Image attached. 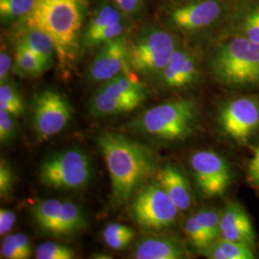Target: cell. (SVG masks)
Wrapping results in <instances>:
<instances>
[{"label": "cell", "mask_w": 259, "mask_h": 259, "mask_svg": "<svg viewBox=\"0 0 259 259\" xmlns=\"http://www.w3.org/2000/svg\"><path fill=\"white\" fill-rule=\"evenodd\" d=\"M97 144L111 178L112 201L125 204L154 175V156L144 145L112 132L101 133Z\"/></svg>", "instance_id": "6da1fadb"}, {"label": "cell", "mask_w": 259, "mask_h": 259, "mask_svg": "<svg viewBox=\"0 0 259 259\" xmlns=\"http://www.w3.org/2000/svg\"><path fill=\"white\" fill-rule=\"evenodd\" d=\"M84 0H36L27 16L28 26H35L52 37L56 55L63 65L74 62L79 48Z\"/></svg>", "instance_id": "7a4b0ae2"}, {"label": "cell", "mask_w": 259, "mask_h": 259, "mask_svg": "<svg viewBox=\"0 0 259 259\" xmlns=\"http://www.w3.org/2000/svg\"><path fill=\"white\" fill-rule=\"evenodd\" d=\"M210 64L213 74L227 87H259V45L246 37H228L215 49Z\"/></svg>", "instance_id": "3957f363"}, {"label": "cell", "mask_w": 259, "mask_h": 259, "mask_svg": "<svg viewBox=\"0 0 259 259\" xmlns=\"http://www.w3.org/2000/svg\"><path fill=\"white\" fill-rule=\"evenodd\" d=\"M195 117L193 101L179 99L149 109L140 116L138 125L149 136L174 141L191 134Z\"/></svg>", "instance_id": "277c9868"}, {"label": "cell", "mask_w": 259, "mask_h": 259, "mask_svg": "<svg viewBox=\"0 0 259 259\" xmlns=\"http://www.w3.org/2000/svg\"><path fill=\"white\" fill-rule=\"evenodd\" d=\"M91 177V161L77 149L53 155L39 167L40 183L54 189H81L89 184Z\"/></svg>", "instance_id": "5b68a950"}, {"label": "cell", "mask_w": 259, "mask_h": 259, "mask_svg": "<svg viewBox=\"0 0 259 259\" xmlns=\"http://www.w3.org/2000/svg\"><path fill=\"white\" fill-rule=\"evenodd\" d=\"M235 0H189L173 7L169 19L175 27L195 33L226 25Z\"/></svg>", "instance_id": "8992f818"}, {"label": "cell", "mask_w": 259, "mask_h": 259, "mask_svg": "<svg viewBox=\"0 0 259 259\" xmlns=\"http://www.w3.org/2000/svg\"><path fill=\"white\" fill-rule=\"evenodd\" d=\"M176 48V39L169 32L151 30L130 48V66L140 73L161 74Z\"/></svg>", "instance_id": "52a82bcc"}, {"label": "cell", "mask_w": 259, "mask_h": 259, "mask_svg": "<svg viewBox=\"0 0 259 259\" xmlns=\"http://www.w3.org/2000/svg\"><path fill=\"white\" fill-rule=\"evenodd\" d=\"M179 208L158 183L144 186L132 204V212L140 227L161 230L176 220Z\"/></svg>", "instance_id": "ba28073f"}, {"label": "cell", "mask_w": 259, "mask_h": 259, "mask_svg": "<svg viewBox=\"0 0 259 259\" xmlns=\"http://www.w3.org/2000/svg\"><path fill=\"white\" fill-rule=\"evenodd\" d=\"M71 116V107L62 94L47 90L35 96L33 122L40 140L49 139L65 129Z\"/></svg>", "instance_id": "9c48e42d"}, {"label": "cell", "mask_w": 259, "mask_h": 259, "mask_svg": "<svg viewBox=\"0 0 259 259\" xmlns=\"http://www.w3.org/2000/svg\"><path fill=\"white\" fill-rule=\"evenodd\" d=\"M219 122L226 135L244 143L259 127V100L239 97L227 103L219 114Z\"/></svg>", "instance_id": "30bf717a"}, {"label": "cell", "mask_w": 259, "mask_h": 259, "mask_svg": "<svg viewBox=\"0 0 259 259\" xmlns=\"http://www.w3.org/2000/svg\"><path fill=\"white\" fill-rule=\"evenodd\" d=\"M190 164L197 185L204 196H221L230 185L229 167L218 154L210 151L197 152L191 157Z\"/></svg>", "instance_id": "8fae6325"}, {"label": "cell", "mask_w": 259, "mask_h": 259, "mask_svg": "<svg viewBox=\"0 0 259 259\" xmlns=\"http://www.w3.org/2000/svg\"><path fill=\"white\" fill-rule=\"evenodd\" d=\"M129 66V48L118 37L104 44L92 63L90 76L95 82H107Z\"/></svg>", "instance_id": "7c38bea8"}, {"label": "cell", "mask_w": 259, "mask_h": 259, "mask_svg": "<svg viewBox=\"0 0 259 259\" xmlns=\"http://www.w3.org/2000/svg\"><path fill=\"white\" fill-rule=\"evenodd\" d=\"M228 37H243L259 45V0H235L226 23Z\"/></svg>", "instance_id": "4fadbf2b"}, {"label": "cell", "mask_w": 259, "mask_h": 259, "mask_svg": "<svg viewBox=\"0 0 259 259\" xmlns=\"http://www.w3.org/2000/svg\"><path fill=\"white\" fill-rule=\"evenodd\" d=\"M198 73L196 56L186 49L177 47L170 62L161 73V78L167 87L181 89L193 83Z\"/></svg>", "instance_id": "5bb4252c"}, {"label": "cell", "mask_w": 259, "mask_h": 259, "mask_svg": "<svg viewBox=\"0 0 259 259\" xmlns=\"http://www.w3.org/2000/svg\"><path fill=\"white\" fill-rule=\"evenodd\" d=\"M157 183L166 191L179 210H186L192 203L188 183L183 173L174 165L161 167L157 175Z\"/></svg>", "instance_id": "9a60e30c"}, {"label": "cell", "mask_w": 259, "mask_h": 259, "mask_svg": "<svg viewBox=\"0 0 259 259\" xmlns=\"http://www.w3.org/2000/svg\"><path fill=\"white\" fill-rule=\"evenodd\" d=\"M99 91L114 100L128 103L135 108H138L147 95L145 88L126 73H121L107 81Z\"/></svg>", "instance_id": "2e32d148"}, {"label": "cell", "mask_w": 259, "mask_h": 259, "mask_svg": "<svg viewBox=\"0 0 259 259\" xmlns=\"http://www.w3.org/2000/svg\"><path fill=\"white\" fill-rule=\"evenodd\" d=\"M184 256V249L178 242L160 237L141 241L134 252L137 259H180Z\"/></svg>", "instance_id": "e0dca14e"}, {"label": "cell", "mask_w": 259, "mask_h": 259, "mask_svg": "<svg viewBox=\"0 0 259 259\" xmlns=\"http://www.w3.org/2000/svg\"><path fill=\"white\" fill-rule=\"evenodd\" d=\"M207 258L211 259H253L254 252L252 246L242 242L235 241H215L202 251Z\"/></svg>", "instance_id": "ac0fdd59"}, {"label": "cell", "mask_w": 259, "mask_h": 259, "mask_svg": "<svg viewBox=\"0 0 259 259\" xmlns=\"http://www.w3.org/2000/svg\"><path fill=\"white\" fill-rule=\"evenodd\" d=\"M20 45L32 50L49 67L53 55L56 54L55 45L47 32L35 26H28Z\"/></svg>", "instance_id": "d6986e66"}, {"label": "cell", "mask_w": 259, "mask_h": 259, "mask_svg": "<svg viewBox=\"0 0 259 259\" xmlns=\"http://www.w3.org/2000/svg\"><path fill=\"white\" fill-rule=\"evenodd\" d=\"M83 225L81 209L71 202H63L61 212L51 234L65 235L79 230Z\"/></svg>", "instance_id": "ffe728a7"}, {"label": "cell", "mask_w": 259, "mask_h": 259, "mask_svg": "<svg viewBox=\"0 0 259 259\" xmlns=\"http://www.w3.org/2000/svg\"><path fill=\"white\" fill-rule=\"evenodd\" d=\"M62 204L63 202L59 200L48 199L37 203L33 208L35 220L42 231L50 234L52 233L53 228L61 212Z\"/></svg>", "instance_id": "44dd1931"}, {"label": "cell", "mask_w": 259, "mask_h": 259, "mask_svg": "<svg viewBox=\"0 0 259 259\" xmlns=\"http://www.w3.org/2000/svg\"><path fill=\"white\" fill-rule=\"evenodd\" d=\"M47 66L32 50L19 44L16 52V70L22 75H35L42 73Z\"/></svg>", "instance_id": "7402d4cb"}, {"label": "cell", "mask_w": 259, "mask_h": 259, "mask_svg": "<svg viewBox=\"0 0 259 259\" xmlns=\"http://www.w3.org/2000/svg\"><path fill=\"white\" fill-rule=\"evenodd\" d=\"M120 13L117 10L110 5H104L98 11L97 15H95V17L91 20L84 37H91L103 28L118 23L120 22Z\"/></svg>", "instance_id": "603a6c76"}, {"label": "cell", "mask_w": 259, "mask_h": 259, "mask_svg": "<svg viewBox=\"0 0 259 259\" xmlns=\"http://www.w3.org/2000/svg\"><path fill=\"white\" fill-rule=\"evenodd\" d=\"M185 232L188 239L193 244L196 249L203 251L208 248L212 241L208 237L207 233L204 231V227L197 218L196 214L190 216L185 224Z\"/></svg>", "instance_id": "cb8c5ba5"}, {"label": "cell", "mask_w": 259, "mask_h": 259, "mask_svg": "<svg viewBox=\"0 0 259 259\" xmlns=\"http://www.w3.org/2000/svg\"><path fill=\"white\" fill-rule=\"evenodd\" d=\"M0 110L18 116L23 111V103L17 89L11 84L2 83L0 87Z\"/></svg>", "instance_id": "d4e9b609"}, {"label": "cell", "mask_w": 259, "mask_h": 259, "mask_svg": "<svg viewBox=\"0 0 259 259\" xmlns=\"http://www.w3.org/2000/svg\"><path fill=\"white\" fill-rule=\"evenodd\" d=\"M36 5V0H0V15L4 19L28 16Z\"/></svg>", "instance_id": "484cf974"}, {"label": "cell", "mask_w": 259, "mask_h": 259, "mask_svg": "<svg viewBox=\"0 0 259 259\" xmlns=\"http://www.w3.org/2000/svg\"><path fill=\"white\" fill-rule=\"evenodd\" d=\"M73 257L74 251L65 245L47 242L37 247V259H71Z\"/></svg>", "instance_id": "4316f807"}, {"label": "cell", "mask_w": 259, "mask_h": 259, "mask_svg": "<svg viewBox=\"0 0 259 259\" xmlns=\"http://www.w3.org/2000/svg\"><path fill=\"white\" fill-rule=\"evenodd\" d=\"M196 216L204 227V231L207 233L210 240L212 242L217 240L218 236L220 235L221 214L212 209H204L196 213Z\"/></svg>", "instance_id": "83f0119b"}, {"label": "cell", "mask_w": 259, "mask_h": 259, "mask_svg": "<svg viewBox=\"0 0 259 259\" xmlns=\"http://www.w3.org/2000/svg\"><path fill=\"white\" fill-rule=\"evenodd\" d=\"M123 25L120 22L110 25L108 27L103 28L97 33H95L93 36L88 37H83L84 45L87 47H93L97 45H101L108 42L113 38L119 37L123 33Z\"/></svg>", "instance_id": "f1b7e54d"}, {"label": "cell", "mask_w": 259, "mask_h": 259, "mask_svg": "<svg viewBox=\"0 0 259 259\" xmlns=\"http://www.w3.org/2000/svg\"><path fill=\"white\" fill-rule=\"evenodd\" d=\"M15 175L7 161L1 160L0 163V194L6 197L11 194L15 185Z\"/></svg>", "instance_id": "f546056e"}, {"label": "cell", "mask_w": 259, "mask_h": 259, "mask_svg": "<svg viewBox=\"0 0 259 259\" xmlns=\"http://www.w3.org/2000/svg\"><path fill=\"white\" fill-rule=\"evenodd\" d=\"M13 114L0 110V140L1 143H6L12 139L16 131V122Z\"/></svg>", "instance_id": "4dcf8cb0"}, {"label": "cell", "mask_w": 259, "mask_h": 259, "mask_svg": "<svg viewBox=\"0 0 259 259\" xmlns=\"http://www.w3.org/2000/svg\"><path fill=\"white\" fill-rule=\"evenodd\" d=\"M1 255L7 259H24L22 252L15 241L14 235H7L2 240Z\"/></svg>", "instance_id": "1f68e13d"}, {"label": "cell", "mask_w": 259, "mask_h": 259, "mask_svg": "<svg viewBox=\"0 0 259 259\" xmlns=\"http://www.w3.org/2000/svg\"><path fill=\"white\" fill-rule=\"evenodd\" d=\"M129 234H135V232L129 227H126L118 223H111L110 225H108L103 231V238L106 239V238L118 237V236L129 235Z\"/></svg>", "instance_id": "d6a6232c"}, {"label": "cell", "mask_w": 259, "mask_h": 259, "mask_svg": "<svg viewBox=\"0 0 259 259\" xmlns=\"http://www.w3.org/2000/svg\"><path fill=\"white\" fill-rule=\"evenodd\" d=\"M248 181L253 188L259 191V146L248 167Z\"/></svg>", "instance_id": "836d02e7"}, {"label": "cell", "mask_w": 259, "mask_h": 259, "mask_svg": "<svg viewBox=\"0 0 259 259\" xmlns=\"http://www.w3.org/2000/svg\"><path fill=\"white\" fill-rule=\"evenodd\" d=\"M17 216L16 214L4 208L0 209V234L4 235L14 228Z\"/></svg>", "instance_id": "e575fe53"}, {"label": "cell", "mask_w": 259, "mask_h": 259, "mask_svg": "<svg viewBox=\"0 0 259 259\" xmlns=\"http://www.w3.org/2000/svg\"><path fill=\"white\" fill-rule=\"evenodd\" d=\"M134 236H135V234H129V235H123V236H118V237L106 238V239H104V241L111 249L122 250L129 245L133 240Z\"/></svg>", "instance_id": "d590c367"}, {"label": "cell", "mask_w": 259, "mask_h": 259, "mask_svg": "<svg viewBox=\"0 0 259 259\" xmlns=\"http://www.w3.org/2000/svg\"><path fill=\"white\" fill-rule=\"evenodd\" d=\"M14 238H15V241H16L19 250L22 252L24 259L30 257L32 250H31V245H30L27 235L23 232H18L16 234H14Z\"/></svg>", "instance_id": "8d00e7d4"}, {"label": "cell", "mask_w": 259, "mask_h": 259, "mask_svg": "<svg viewBox=\"0 0 259 259\" xmlns=\"http://www.w3.org/2000/svg\"><path fill=\"white\" fill-rule=\"evenodd\" d=\"M12 65V60L6 52H1L0 54V80L1 83L6 79L9 73L10 68Z\"/></svg>", "instance_id": "74e56055"}, {"label": "cell", "mask_w": 259, "mask_h": 259, "mask_svg": "<svg viewBox=\"0 0 259 259\" xmlns=\"http://www.w3.org/2000/svg\"><path fill=\"white\" fill-rule=\"evenodd\" d=\"M140 0H120L118 7L125 13H133L139 8Z\"/></svg>", "instance_id": "f35d334b"}, {"label": "cell", "mask_w": 259, "mask_h": 259, "mask_svg": "<svg viewBox=\"0 0 259 259\" xmlns=\"http://www.w3.org/2000/svg\"><path fill=\"white\" fill-rule=\"evenodd\" d=\"M112 1H113V2H115L117 5H118V4H119V2H120V0H112Z\"/></svg>", "instance_id": "ab89813d"}]
</instances>
